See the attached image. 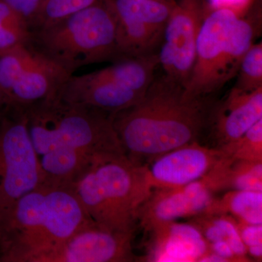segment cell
Instances as JSON below:
<instances>
[{
	"mask_svg": "<svg viewBox=\"0 0 262 262\" xmlns=\"http://www.w3.org/2000/svg\"><path fill=\"white\" fill-rule=\"evenodd\" d=\"M213 105L211 96H189L182 84L164 74L155 77L139 103L114 115V127L127 158L144 165L198 141Z\"/></svg>",
	"mask_w": 262,
	"mask_h": 262,
	"instance_id": "obj_1",
	"label": "cell"
},
{
	"mask_svg": "<svg viewBox=\"0 0 262 262\" xmlns=\"http://www.w3.org/2000/svg\"><path fill=\"white\" fill-rule=\"evenodd\" d=\"M91 221L73 186L43 182L0 211V261L39 262Z\"/></svg>",
	"mask_w": 262,
	"mask_h": 262,
	"instance_id": "obj_2",
	"label": "cell"
},
{
	"mask_svg": "<svg viewBox=\"0 0 262 262\" xmlns=\"http://www.w3.org/2000/svg\"><path fill=\"white\" fill-rule=\"evenodd\" d=\"M72 186L91 220L127 233L135 232L138 210L152 190L145 166L125 154L97 155Z\"/></svg>",
	"mask_w": 262,
	"mask_h": 262,
	"instance_id": "obj_3",
	"label": "cell"
},
{
	"mask_svg": "<svg viewBox=\"0 0 262 262\" xmlns=\"http://www.w3.org/2000/svg\"><path fill=\"white\" fill-rule=\"evenodd\" d=\"M38 157L55 149H70L92 156L125 154L113 114L66 101L58 95L24 108Z\"/></svg>",
	"mask_w": 262,
	"mask_h": 262,
	"instance_id": "obj_4",
	"label": "cell"
},
{
	"mask_svg": "<svg viewBox=\"0 0 262 262\" xmlns=\"http://www.w3.org/2000/svg\"><path fill=\"white\" fill-rule=\"evenodd\" d=\"M29 42L72 74L85 66L122 59L116 18L107 0L32 31Z\"/></svg>",
	"mask_w": 262,
	"mask_h": 262,
	"instance_id": "obj_5",
	"label": "cell"
},
{
	"mask_svg": "<svg viewBox=\"0 0 262 262\" xmlns=\"http://www.w3.org/2000/svg\"><path fill=\"white\" fill-rule=\"evenodd\" d=\"M158 53L125 58L101 70L70 76L58 96L113 115L139 102L155 78Z\"/></svg>",
	"mask_w": 262,
	"mask_h": 262,
	"instance_id": "obj_6",
	"label": "cell"
},
{
	"mask_svg": "<svg viewBox=\"0 0 262 262\" xmlns=\"http://www.w3.org/2000/svg\"><path fill=\"white\" fill-rule=\"evenodd\" d=\"M72 75L29 42L0 54V91L10 108L56 96Z\"/></svg>",
	"mask_w": 262,
	"mask_h": 262,
	"instance_id": "obj_7",
	"label": "cell"
},
{
	"mask_svg": "<svg viewBox=\"0 0 262 262\" xmlns=\"http://www.w3.org/2000/svg\"><path fill=\"white\" fill-rule=\"evenodd\" d=\"M10 108L0 123V211L44 182L24 110Z\"/></svg>",
	"mask_w": 262,
	"mask_h": 262,
	"instance_id": "obj_8",
	"label": "cell"
},
{
	"mask_svg": "<svg viewBox=\"0 0 262 262\" xmlns=\"http://www.w3.org/2000/svg\"><path fill=\"white\" fill-rule=\"evenodd\" d=\"M107 1L116 18L122 59L158 53L175 0Z\"/></svg>",
	"mask_w": 262,
	"mask_h": 262,
	"instance_id": "obj_9",
	"label": "cell"
},
{
	"mask_svg": "<svg viewBox=\"0 0 262 262\" xmlns=\"http://www.w3.org/2000/svg\"><path fill=\"white\" fill-rule=\"evenodd\" d=\"M205 0L176 2L158 53L165 75L185 89L195 61L196 42L206 18Z\"/></svg>",
	"mask_w": 262,
	"mask_h": 262,
	"instance_id": "obj_10",
	"label": "cell"
},
{
	"mask_svg": "<svg viewBox=\"0 0 262 262\" xmlns=\"http://www.w3.org/2000/svg\"><path fill=\"white\" fill-rule=\"evenodd\" d=\"M238 18L233 10L220 8L206 15L196 42L195 61L185 87L188 95L211 96L227 84L224 74L229 30Z\"/></svg>",
	"mask_w": 262,
	"mask_h": 262,
	"instance_id": "obj_11",
	"label": "cell"
},
{
	"mask_svg": "<svg viewBox=\"0 0 262 262\" xmlns=\"http://www.w3.org/2000/svg\"><path fill=\"white\" fill-rule=\"evenodd\" d=\"M133 237L134 233L110 230L91 221L39 262L133 261Z\"/></svg>",
	"mask_w": 262,
	"mask_h": 262,
	"instance_id": "obj_12",
	"label": "cell"
},
{
	"mask_svg": "<svg viewBox=\"0 0 262 262\" xmlns=\"http://www.w3.org/2000/svg\"><path fill=\"white\" fill-rule=\"evenodd\" d=\"M225 155L219 148L194 141L155 157L144 165L152 189L178 187L205 178Z\"/></svg>",
	"mask_w": 262,
	"mask_h": 262,
	"instance_id": "obj_13",
	"label": "cell"
},
{
	"mask_svg": "<svg viewBox=\"0 0 262 262\" xmlns=\"http://www.w3.org/2000/svg\"><path fill=\"white\" fill-rule=\"evenodd\" d=\"M214 199L203 180L171 188H154L137 212V224L150 232L179 219L203 214Z\"/></svg>",
	"mask_w": 262,
	"mask_h": 262,
	"instance_id": "obj_14",
	"label": "cell"
},
{
	"mask_svg": "<svg viewBox=\"0 0 262 262\" xmlns=\"http://www.w3.org/2000/svg\"><path fill=\"white\" fill-rule=\"evenodd\" d=\"M262 119V88L244 92L232 88L220 104L213 105L208 126L218 147L237 140Z\"/></svg>",
	"mask_w": 262,
	"mask_h": 262,
	"instance_id": "obj_15",
	"label": "cell"
},
{
	"mask_svg": "<svg viewBox=\"0 0 262 262\" xmlns=\"http://www.w3.org/2000/svg\"><path fill=\"white\" fill-rule=\"evenodd\" d=\"M150 232L153 238L146 261H199L209 251L208 243L189 222H169Z\"/></svg>",
	"mask_w": 262,
	"mask_h": 262,
	"instance_id": "obj_16",
	"label": "cell"
},
{
	"mask_svg": "<svg viewBox=\"0 0 262 262\" xmlns=\"http://www.w3.org/2000/svg\"><path fill=\"white\" fill-rule=\"evenodd\" d=\"M202 180L213 192L222 190L262 192V161L234 160L225 155Z\"/></svg>",
	"mask_w": 262,
	"mask_h": 262,
	"instance_id": "obj_17",
	"label": "cell"
},
{
	"mask_svg": "<svg viewBox=\"0 0 262 262\" xmlns=\"http://www.w3.org/2000/svg\"><path fill=\"white\" fill-rule=\"evenodd\" d=\"M95 157L78 150L55 149L38 158L44 182L72 185Z\"/></svg>",
	"mask_w": 262,
	"mask_h": 262,
	"instance_id": "obj_18",
	"label": "cell"
},
{
	"mask_svg": "<svg viewBox=\"0 0 262 262\" xmlns=\"http://www.w3.org/2000/svg\"><path fill=\"white\" fill-rule=\"evenodd\" d=\"M203 214L232 215L236 220L262 225V192L229 190L212 201Z\"/></svg>",
	"mask_w": 262,
	"mask_h": 262,
	"instance_id": "obj_19",
	"label": "cell"
},
{
	"mask_svg": "<svg viewBox=\"0 0 262 262\" xmlns=\"http://www.w3.org/2000/svg\"><path fill=\"white\" fill-rule=\"evenodd\" d=\"M29 24L5 0H0V54L30 40Z\"/></svg>",
	"mask_w": 262,
	"mask_h": 262,
	"instance_id": "obj_20",
	"label": "cell"
},
{
	"mask_svg": "<svg viewBox=\"0 0 262 262\" xmlns=\"http://www.w3.org/2000/svg\"><path fill=\"white\" fill-rule=\"evenodd\" d=\"M98 0H45L37 16L30 26V31L48 27L67 17L85 9Z\"/></svg>",
	"mask_w": 262,
	"mask_h": 262,
	"instance_id": "obj_21",
	"label": "cell"
},
{
	"mask_svg": "<svg viewBox=\"0 0 262 262\" xmlns=\"http://www.w3.org/2000/svg\"><path fill=\"white\" fill-rule=\"evenodd\" d=\"M234 89L251 92L262 88V43L253 44L243 58Z\"/></svg>",
	"mask_w": 262,
	"mask_h": 262,
	"instance_id": "obj_22",
	"label": "cell"
},
{
	"mask_svg": "<svg viewBox=\"0 0 262 262\" xmlns=\"http://www.w3.org/2000/svg\"><path fill=\"white\" fill-rule=\"evenodd\" d=\"M219 149L232 159L262 161V119L237 140Z\"/></svg>",
	"mask_w": 262,
	"mask_h": 262,
	"instance_id": "obj_23",
	"label": "cell"
},
{
	"mask_svg": "<svg viewBox=\"0 0 262 262\" xmlns=\"http://www.w3.org/2000/svg\"><path fill=\"white\" fill-rule=\"evenodd\" d=\"M5 1L27 20L30 29L31 24L37 16L39 8L45 0H5Z\"/></svg>",
	"mask_w": 262,
	"mask_h": 262,
	"instance_id": "obj_24",
	"label": "cell"
},
{
	"mask_svg": "<svg viewBox=\"0 0 262 262\" xmlns=\"http://www.w3.org/2000/svg\"><path fill=\"white\" fill-rule=\"evenodd\" d=\"M241 238L246 248L262 245V225H251L236 220Z\"/></svg>",
	"mask_w": 262,
	"mask_h": 262,
	"instance_id": "obj_25",
	"label": "cell"
},
{
	"mask_svg": "<svg viewBox=\"0 0 262 262\" xmlns=\"http://www.w3.org/2000/svg\"><path fill=\"white\" fill-rule=\"evenodd\" d=\"M209 246V251L211 252L218 255L223 258H225L226 261H241L239 259L231 248L228 243L225 239L216 241V242L208 244Z\"/></svg>",
	"mask_w": 262,
	"mask_h": 262,
	"instance_id": "obj_26",
	"label": "cell"
},
{
	"mask_svg": "<svg viewBox=\"0 0 262 262\" xmlns=\"http://www.w3.org/2000/svg\"><path fill=\"white\" fill-rule=\"evenodd\" d=\"M248 256H251L253 259H257L258 261H261L262 258V245L258 246H251V247L246 248Z\"/></svg>",
	"mask_w": 262,
	"mask_h": 262,
	"instance_id": "obj_27",
	"label": "cell"
},
{
	"mask_svg": "<svg viewBox=\"0 0 262 262\" xmlns=\"http://www.w3.org/2000/svg\"><path fill=\"white\" fill-rule=\"evenodd\" d=\"M3 105H5L4 96H3V93H2V91H0V108H1Z\"/></svg>",
	"mask_w": 262,
	"mask_h": 262,
	"instance_id": "obj_28",
	"label": "cell"
},
{
	"mask_svg": "<svg viewBox=\"0 0 262 262\" xmlns=\"http://www.w3.org/2000/svg\"><path fill=\"white\" fill-rule=\"evenodd\" d=\"M169 1H174V0H169Z\"/></svg>",
	"mask_w": 262,
	"mask_h": 262,
	"instance_id": "obj_29",
	"label": "cell"
}]
</instances>
